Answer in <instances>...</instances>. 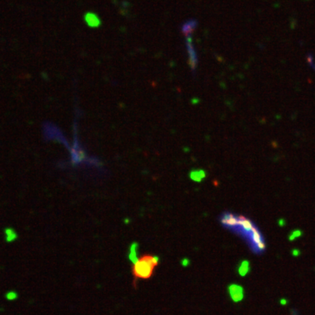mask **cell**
<instances>
[{"mask_svg": "<svg viewBox=\"0 0 315 315\" xmlns=\"http://www.w3.org/2000/svg\"><path fill=\"white\" fill-rule=\"evenodd\" d=\"M220 221L224 227L236 232L246 239L254 252L262 253L265 250L266 244L263 236L251 220L243 215H236L226 212L222 214Z\"/></svg>", "mask_w": 315, "mask_h": 315, "instance_id": "1", "label": "cell"}, {"mask_svg": "<svg viewBox=\"0 0 315 315\" xmlns=\"http://www.w3.org/2000/svg\"><path fill=\"white\" fill-rule=\"evenodd\" d=\"M159 262V257L157 256L145 255L133 263L132 273L135 278V281L138 278L148 279L155 270V267Z\"/></svg>", "mask_w": 315, "mask_h": 315, "instance_id": "2", "label": "cell"}, {"mask_svg": "<svg viewBox=\"0 0 315 315\" xmlns=\"http://www.w3.org/2000/svg\"><path fill=\"white\" fill-rule=\"evenodd\" d=\"M186 49H187L188 57H189V66H190L191 69L193 71L196 68L197 64H198V57H197L196 51L194 49V46L192 45L191 35L186 37Z\"/></svg>", "mask_w": 315, "mask_h": 315, "instance_id": "3", "label": "cell"}, {"mask_svg": "<svg viewBox=\"0 0 315 315\" xmlns=\"http://www.w3.org/2000/svg\"><path fill=\"white\" fill-rule=\"evenodd\" d=\"M228 290L229 296L235 303L243 300V298L244 297V291H243V288L241 285L233 284L228 286Z\"/></svg>", "mask_w": 315, "mask_h": 315, "instance_id": "4", "label": "cell"}, {"mask_svg": "<svg viewBox=\"0 0 315 315\" xmlns=\"http://www.w3.org/2000/svg\"><path fill=\"white\" fill-rule=\"evenodd\" d=\"M84 19H85V22L87 23V25L89 27L96 28V27H99V26H101L100 18L96 14L93 13V12H87L84 15Z\"/></svg>", "mask_w": 315, "mask_h": 315, "instance_id": "5", "label": "cell"}, {"mask_svg": "<svg viewBox=\"0 0 315 315\" xmlns=\"http://www.w3.org/2000/svg\"><path fill=\"white\" fill-rule=\"evenodd\" d=\"M196 26H197L196 20H189V21L186 22L182 26V33L186 37L190 36L193 33V31L195 30Z\"/></svg>", "mask_w": 315, "mask_h": 315, "instance_id": "6", "label": "cell"}, {"mask_svg": "<svg viewBox=\"0 0 315 315\" xmlns=\"http://www.w3.org/2000/svg\"><path fill=\"white\" fill-rule=\"evenodd\" d=\"M206 177V173L203 170H197V171H192L190 173V178L192 180L196 182H200L204 178Z\"/></svg>", "mask_w": 315, "mask_h": 315, "instance_id": "7", "label": "cell"}, {"mask_svg": "<svg viewBox=\"0 0 315 315\" xmlns=\"http://www.w3.org/2000/svg\"><path fill=\"white\" fill-rule=\"evenodd\" d=\"M250 271V263L248 261L243 260V262L240 263L239 267H238V273L240 276L244 277L248 274V272Z\"/></svg>", "mask_w": 315, "mask_h": 315, "instance_id": "8", "label": "cell"}, {"mask_svg": "<svg viewBox=\"0 0 315 315\" xmlns=\"http://www.w3.org/2000/svg\"><path fill=\"white\" fill-rule=\"evenodd\" d=\"M137 248H138V243H132L131 245V248H130L129 258H130V260L133 263L138 260V257H137Z\"/></svg>", "mask_w": 315, "mask_h": 315, "instance_id": "9", "label": "cell"}, {"mask_svg": "<svg viewBox=\"0 0 315 315\" xmlns=\"http://www.w3.org/2000/svg\"><path fill=\"white\" fill-rule=\"evenodd\" d=\"M300 236V232H298V231H295V232H293L292 236H290V239H291V240H292L293 238H295L296 236Z\"/></svg>", "mask_w": 315, "mask_h": 315, "instance_id": "10", "label": "cell"}, {"mask_svg": "<svg viewBox=\"0 0 315 315\" xmlns=\"http://www.w3.org/2000/svg\"><path fill=\"white\" fill-rule=\"evenodd\" d=\"M280 304L281 305H286L287 304V300L285 299V298H282V299H280Z\"/></svg>", "mask_w": 315, "mask_h": 315, "instance_id": "11", "label": "cell"}]
</instances>
